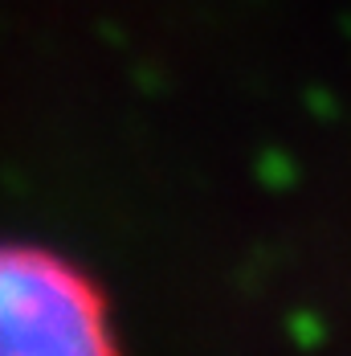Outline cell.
I'll use <instances>...</instances> for the list:
<instances>
[{
	"label": "cell",
	"mask_w": 351,
	"mask_h": 356,
	"mask_svg": "<svg viewBox=\"0 0 351 356\" xmlns=\"http://www.w3.org/2000/svg\"><path fill=\"white\" fill-rule=\"evenodd\" d=\"M0 356H119L103 291L70 258L0 246Z\"/></svg>",
	"instance_id": "6da1fadb"
}]
</instances>
